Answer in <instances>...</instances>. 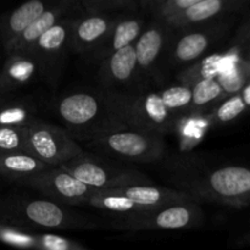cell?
I'll return each instance as SVG.
<instances>
[{
	"label": "cell",
	"instance_id": "28",
	"mask_svg": "<svg viewBox=\"0 0 250 250\" xmlns=\"http://www.w3.org/2000/svg\"><path fill=\"white\" fill-rule=\"evenodd\" d=\"M28 153L26 127L0 126V154Z\"/></svg>",
	"mask_w": 250,
	"mask_h": 250
},
{
	"label": "cell",
	"instance_id": "9",
	"mask_svg": "<svg viewBox=\"0 0 250 250\" xmlns=\"http://www.w3.org/2000/svg\"><path fill=\"white\" fill-rule=\"evenodd\" d=\"M27 151L50 166H61L84 149L67 129L36 119L26 127Z\"/></svg>",
	"mask_w": 250,
	"mask_h": 250
},
{
	"label": "cell",
	"instance_id": "1",
	"mask_svg": "<svg viewBox=\"0 0 250 250\" xmlns=\"http://www.w3.org/2000/svg\"><path fill=\"white\" fill-rule=\"evenodd\" d=\"M104 93L112 111L127 127L160 136L175 132L178 120L189 110L192 102V90L182 83L148 92Z\"/></svg>",
	"mask_w": 250,
	"mask_h": 250
},
{
	"label": "cell",
	"instance_id": "25",
	"mask_svg": "<svg viewBox=\"0 0 250 250\" xmlns=\"http://www.w3.org/2000/svg\"><path fill=\"white\" fill-rule=\"evenodd\" d=\"M225 61H226V56L221 55V54L204 56L190 65L183 67V70L177 76L178 82L190 88L200 80L216 77L224 67Z\"/></svg>",
	"mask_w": 250,
	"mask_h": 250
},
{
	"label": "cell",
	"instance_id": "29",
	"mask_svg": "<svg viewBox=\"0 0 250 250\" xmlns=\"http://www.w3.org/2000/svg\"><path fill=\"white\" fill-rule=\"evenodd\" d=\"M141 0H81V5L88 12H119L136 10Z\"/></svg>",
	"mask_w": 250,
	"mask_h": 250
},
{
	"label": "cell",
	"instance_id": "10",
	"mask_svg": "<svg viewBox=\"0 0 250 250\" xmlns=\"http://www.w3.org/2000/svg\"><path fill=\"white\" fill-rule=\"evenodd\" d=\"M75 16L61 20L44 32L27 50L39 63L42 78L50 85H56L65 66L66 54L70 50L71 24Z\"/></svg>",
	"mask_w": 250,
	"mask_h": 250
},
{
	"label": "cell",
	"instance_id": "32",
	"mask_svg": "<svg viewBox=\"0 0 250 250\" xmlns=\"http://www.w3.org/2000/svg\"><path fill=\"white\" fill-rule=\"evenodd\" d=\"M238 93L241 94L242 99L244 100V103H246L247 106L250 107V80L246 83V84H244V87L242 88Z\"/></svg>",
	"mask_w": 250,
	"mask_h": 250
},
{
	"label": "cell",
	"instance_id": "20",
	"mask_svg": "<svg viewBox=\"0 0 250 250\" xmlns=\"http://www.w3.org/2000/svg\"><path fill=\"white\" fill-rule=\"evenodd\" d=\"M246 1L247 0H202L173 16L167 17L165 21L173 29L195 26L210 22L227 12L233 11Z\"/></svg>",
	"mask_w": 250,
	"mask_h": 250
},
{
	"label": "cell",
	"instance_id": "5",
	"mask_svg": "<svg viewBox=\"0 0 250 250\" xmlns=\"http://www.w3.org/2000/svg\"><path fill=\"white\" fill-rule=\"evenodd\" d=\"M55 111L78 143L109 129L127 127L112 111L104 92H77L66 95L55 105Z\"/></svg>",
	"mask_w": 250,
	"mask_h": 250
},
{
	"label": "cell",
	"instance_id": "34",
	"mask_svg": "<svg viewBox=\"0 0 250 250\" xmlns=\"http://www.w3.org/2000/svg\"><path fill=\"white\" fill-rule=\"evenodd\" d=\"M6 97H9V94H5V93L0 92V103H1L2 100H4Z\"/></svg>",
	"mask_w": 250,
	"mask_h": 250
},
{
	"label": "cell",
	"instance_id": "12",
	"mask_svg": "<svg viewBox=\"0 0 250 250\" xmlns=\"http://www.w3.org/2000/svg\"><path fill=\"white\" fill-rule=\"evenodd\" d=\"M180 29L183 32L178 37L172 34L166 51L168 63L172 67H186L207 56L219 37V29L212 28L209 22Z\"/></svg>",
	"mask_w": 250,
	"mask_h": 250
},
{
	"label": "cell",
	"instance_id": "24",
	"mask_svg": "<svg viewBox=\"0 0 250 250\" xmlns=\"http://www.w3.org/2000/svg\"><path fill=\"white\" fill-rule=\"evenodd\" d=\"M190 90H192V102H190L189 110L199 114H205L226 98V94L222 90L221 84L216 77L200 80L190 87Z\"/></svg>",
	"mask_w": 250,
	"mask_h": 250
},
{
	"label": "cell",
	"instance_id": "11",
	"mask_svg": "<svg viewBox=\"0 0 250 250\" xmlns=\"http://www.w3.org/2000/svg\"><path fill=\"white\" fill-rule=\"evenodd\" d=\"M21 186L29 187L45 198L71 207H85L97 190L76 178L60 166H51L24 181Z\"/></svg>",
	"mask_w": 250,
	"mask_h": 250
},
{
	"label": "cell",
	"instance_id": "8",
	"mask_svg": "<svg viewBox=\"0 0 250 250\" xmlns=\"http://www.w3.org/2000/svg\"><path fill=\"white\" fill-rule=\"evenodd\" d=\"M114 227L121 231H177L197 227L203 222L198 200L166 205L144 214L115 217Z\"/></svg>",
	"mask_w": 250,
	"mask_h": 250
},
{
	"label": "cell",
	"instance_id": "22",
	"mask_svg": "<svg viewBox=\"0 0 250 250\" xmlns=\"http://www.w3.org/2000/svg\"><path fill=\"white\" fill-rule=\"evenodd\" d=\"M51 167L29 153L0 154V177L21 186L32 176Z\"/></svg>",
	"mask_w": 250,
	"mask_h": 250
},
{
	"label": "cell",
	"instance_id": "19",
	"mask_svg": "<svg viewBox=\"0 0 250 250\" xmlns=\"http://www.w3.org/2000/svg\"><path fill=\"white\" fill-rule=\"evenodd\" d=\"M80 6H82L80 0H58L55 4H53L48 10H45L33 23L29 24L22 32L21 36L12 44V46L7 53H11V51H27L29 46L44 32H46L49 28L55 26L58 22H60L65 17L76 15Z\"/></svg>",
	"mask_w": 250,
	"mask_h": 250
},
{
	"label": "cell",
	"instance_id": "23",
	"mask_svg": "<svg viewBox=\"0 0 250 250\" xmlns=\"http://www.w3.org/2000/svg\"><path fill=\"white\" fill-rule=\"evenodd\" d=\"M37 117V105L31 99L5 98L0 103V126L27 127Z\"/></svg>",
	"mask_w": 250,
	"mask_h": 250
},
{
	"label": "cell",
	"instance_id": "16",
	"mask_svg": "<svg viewBox=\"0 0 250 250\" xmlns=\"http://www.w3.org/2000/svg\"><path fill=\"white\" fill-rule=\"evenodd\" d=\"M0 242L17 248H34L43 250H81L82 244L59 234L43 233L23 227L0 224Z\"/></svg>",
	"mask_w": 250,
	"mask_h": 250
},
{
	"label": "cell",
	"instance_id": "18",
	"mask_svg": "<svg viewBox=\"0 0 250 250\" xmlns=\"http://www.w3.org/2000/svg\"><path fill=\"white\" fill-rule=\"evenodd\" d=\"M56 1L58 0H26L5 15L0 22V39L5 51L7 53L22 32Z\"/></svg>",
	"mask_w": 250,
	"mask_h": 250
},
{
	"label": "cell",
	"instance_id": "35",
	"mask_svg": "<svg viewBox=\"0 0 250 250\" xmlns=\"http://www.w3.org/2000/svg\"><path fill=\"white\" fill-rule=\"evenodd\" d=\"M164 1V0H161V2H163ZM154 10H155V9H154Z\"/></svg>",
	"mask_w": 250,
	"mask_h": 250
},
{
	"label": "cell",
	"instance_id": "6",
	"mask_svg": "<svg viewBox=\"0 0 250 250\" xmlns=\"http://www.w3.org/2000/svg\"><path fill=\"white\" fill-rule=\"evenodd\" d=\"M82 143L93 153L126 163H155L166 150L164 136L131 127L109 129Z\"/></svg>",
	"mask_w": 250,
	"mask_h": 250
},
{
	"label": "cell",
	"instance_id": "26",
	"mask_svg": "<svg viewBox=\"0 0 250 250\" xmlns=\"http://www.w3.org/2000/svg\"><path fill=\"white\" fill-rule=\"evenodd\" d=\"M216 78L226 97L238 93L250 80V63L243 60V62L233 63L227 67L224 65Z\"/></svg>",
	"mask_w": 250,
	"mask_h": 250
},
{
	"label": "cell",
	"instance_id": "17",
	"mask_svg": "<svg viewBox=\"0 0 250 250\" xmlns=\"http://www.w3.org/2000/svg\"><path fill=\"white\" fill-rule=\"evenodd\" d=\"M42 77L36 59L27 51H11L0 71V92L5 94L27 87Z\"/></svg>",
	"mask_w": 250,
	"mask_h": 250
},
{
	"label": "cell",
	"instance_id": "13",
	"mask_svg": "<svg viewBox=\"0 0 250 250\" xmlns=\"http://www.w3.org/2000/svg\"><path fill=\"white\" fill-rule=\"evenodd\" d=\"M173 28L165 21L155 17V21L144 26L137 41L134 42V51L138 63V76L143 80L150 76L158 67L164 55H166Z\"/></svg>",
	"mask_w": 250,
	"mask_h": 250
},
{
	"label": "cell",
	"instance_id": "27",
	"mask_svg": "<svg viewBox=\"0 0 250 250\" xmlns=\"http://www.w3.org/2000/svg\"><path fill=\"white\" fill-rule=\"evenodd\" d=\"M247 105L239 93L229 95L215 105L208 115L211 124H227L241 116L247 110Z\"/></svg>",
	"mask_w": 250,
	"mask_h": 250
},
{
	"label": "cell",
	"instance_id": "3",
	"mask_svg": "<svg viewBox=\"0 0 250 250\" xmlns=\"http://www.w3.org/2000/svg\"><path fill=\"white\" fill-rule=\"evenodd\" d=\"M0 224L33 231H80L94 229L90 217L78 214L71 205L45 198L34 199L19 194L0 195Z\"/></svg>",
	"mask_w": 250,
	"mask_h": 250
},
{
	"label": "cell",
	"instance_id": "14",
	"mask_svg": "<svg viewBox=\"0 0 250 250\" xmlns=\"http://www.w3.org/2000/svg\"><path fill=\"white\" fill-rule=\"evenodd\" d=\"M99 62L98 78L102 87L107 92L124 90L125 88L133 85L134 81L139 80L133 44L119 49Z\"/></svg>",
	"mask_w": 250,
	"mask_h": 250
},
{
	"label": "cell",
	"instance_id": "21",
	"mask_svg": "<svg viewBox=\"0 0 250 250\" xmlns=\"http://www.w3.org/2000/svg\"><path fill=\"white\" fill-rule=\"evenodd\" d=\"M143 28V21L138 17L119 15L104 39L90 53L92 58L98 61H102L103 59L115 53L119 49L125 48L129 44H134Z\"/></svg>",
	"mask_w": 250,
	"mask_h": 250
},
{
	"label": "cell",
	"instance_id": "7",
	"mask_svg": "<svg viewBox=\"0 0 250 250\" xmlns=\"http://www.w3.org/2000/svg\"><path fill=\"white\" fill-rule=\"evenodd\" d=\"M76 178L95 189H111L131 185H149L150 178L136 168L128 167L124 164H117L112 159L95 153L83 150L63 165Z\"/></svg>",
	"mask_w": 250,
	"mask_h": 250
},
{
	"label": "cell",
	"instance_id": "4",
	"mask_svg": "<svg viewBox=\"0 0 250 250\" xmlns=\"http://www.w3.org/2000/svg\"><path fill=\"white\" fill-rule=\"evenodd\" d=\"M190 200L197 199L185 190L160 187L154 183H149L125 186L111 189H99L89 198L85 207L102 210L115 219L144 214L166 205Z\"/></svg>",
	"mask_w": 250,
	"mask_h": 250
},
{
	"label": "cell",
	"instance_id": "30",
	"mask_svg": "<svg viewBox=\"0 0 250 250\" xmlns=\"http://www.w3.org/2000/svg\"><path fill=\"white\" fill-rule=\"evenodd\" d=\"M199 1H202V0H164L155 7L153 14L158 19L165 20Z\"/></svg>",
	"mask_w": 250,
	"mask_h": 250
},
{
	"label": "cell",
	"instance_id": "33",
	"mask_svg": "<svg viewBox=\"0 0 250 250\" xmlns=\"http://www.w3.org/2000/svg\"><path fill=\"white\" fill-rule=\"evenodd\" d=\"M243 60L247 61V62H248V63H250V44H249L248 48H247V50L244 51V54H243Z\"/></svg>",
	"mask_w": 250,
	"mask_h": 250
},
{
	"label": "cell",
	"instance_id": "15",
	"mask_svg": "<svg viewBox=\"0 0 250 250\" xmlns=\"http://www.w3.org/2000/svg\"><path fill=\"white\" fill-rule=\"evenodd\" d=\"M119 15L114 12H88L72 20L70 49L78 54L92 53L104 39Z\"/></svg>",
	"mask_w": 250,
	"mask_h": 250
},
{
	"label": "cell",
	"instance_id": "31",
	"mask_svg": "<svg viewBox=\"0 0 250 250\" xmlns=\"http://www.w3.org/2000/svg\"><path fill=\"white\" fill-rule=\"evenodd\" d=\"M161 2V0H141V4H139V7L144 10H148V11H154L156 6Z\"/></svg>",
	"mask_w": 250,
	"mask_h": 250
},
{
	"label": "cell",
	"instance_id": "2",
	"mask_svg": "<svg viewBox=\"0 0 250 250\" xmlns=\"http://www.w3.org/2000/svg\"><path fill=\"white\" fill-rule=\"evenodd\" d=\"M176 185L197 200L244 207L250 204V167L224 166L202 171L190 161H178L172 170Z\"/></svg>",
	"mask_w": 250,
	"mask_h": 250
}]
</instances>
